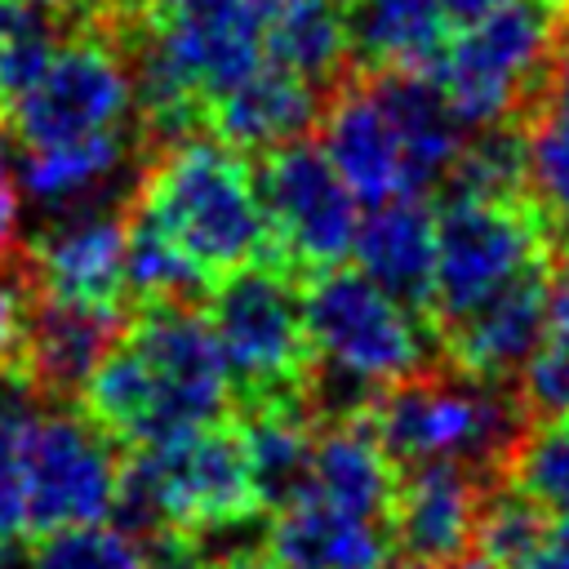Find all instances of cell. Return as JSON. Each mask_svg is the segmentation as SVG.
I'll list each match as a JSON object with an SVG mask.
<instances>
[{
    "instance_id": "d6986e66",
    "label": "cell",
    "mask_w": 569,
    "mask_h": 569,
    "mask_svg": "<svg viewBox=\"0 0 569 569\" xmlns=\"http://www.w3.org/2000/svg\"><path fill=\"white\" fill-rule=\"evenodd\" d=\"M431 253H436V209L422 196H391L369 204L356 222L351 258L373 284L427 316L431 298Z\"/></svg>"
},
{
    "instance_id": "60d3db41",
    "label": "cell",
    "mask_w": 569,
    "mask_h": 569,
    "mask_svg": "<svg viewBox=\"0 0 569 569\" xmlns=\"http://www.w3.org/2000/svg\"><path fill=\"white\" fill-rule=\"evenodd\" d=\"M4 547H9V538H0V569H4Z\"/></svg>"
},
{
    "instance_id": "ac0fdd59",
    "label": "cell",
    "mask_w": 569,
    "mask_h": 569,
    "mask_svg": "<svg viewBox=\"0 0 569 569\" xmlns=\"http://www.w3.org/2000/svg\"><path fill=\"white\" fill-rule=\"evenodd\" d=\"M267 551L289 569H391L396 547L387 520L298 493L276 507Z\"/></svg>"
},
{
    "instance_id": "4dcf8cb0",
    "label": "cell",
    "mask_w": 569,
    "mask_h": 569,
    "mask_svg": "<svg viewBox=\"0 0 569 569\" xmlns=\"http://www.w3.org/2000/svg\"><path fill=\"white\" fill-rule=\"evenodd\" d=\"M27 316H31V289L18 276H0V373L18 369Z\"/></svg>"
},
{
    "instance_id": "8fae6325",
    "label": "cell",
    "mask_w": 569,
    "mask_h": 569,
    "mask_svg": "<svg viewBox=\"0 0 569 569\" xmlns=\"http://www.w3.org/2000/svg\"><path fill=\"white\" fill-rule=\"evenodd\" d=\"M253 178L276 262L311 276L351 258L360 200L333 173L320 142L293 138L276 151H262V169Z\"/></svg>"
},
{
    "instance_id": "7a4b0ae2",
    "label": "cell",
    "mask_w": 569,
    "mask_h": 569,
    "mask_svg": "<svg viewBox=\"0 0 569 569\" xmlns=\"http://www.w3.org/2000/svg\"><path fill=\"white\" fill-rule=\"evenodd\" d=\"M133 209L173 240L204 284L253 262H276L258 178L244 151L218 142L213 133H178L160 142L138 173Z\"/></svg>"
},
{
    "instance_id": "484cf974",
    "label": "cell",
    "mask_w": 569,
    "mask_h": 569,
    "mask_svg": "<svg viewBox=\"0 0 569 569\" xmlns=\"http://www.w3.org/2000/svg\"><path fill=\"white\" fill-rule=\"evenodd\" d=\"M525 133V200L533 204L547 240L569 249V111L533 107Z\"/></svg>"
},
{
    "instance_id": "2e32d148",
    "label": "cell",
    "mask_w": 569,
    "mask_h": 569,
    "mask_svg": "<svg viewBox=\"0 0 569 569\" xmlns=\"http://www.w3.org/2000/svg\"><path fill=\"white\" fill-rule=\"evenodd\" d=\"M142 129H107L76 142H49V147H18L13 182L18 196L40 204L44 213L80 209V204H107L120 182H129V169L138 164Z\"/></svg>"
},
{
    "instance_id": "7402d4cb",
    "label": "cell",
    "mask_w": 569,
    "mask_h": 569,
    "mask_svg": "<svg viewBox=\"0 0 569 569\" xmlns=\"http://www.w3.org/2000/svg\"><path fill=\"white\" fill-rule=\"evenodd\" d=\"M302 493L347 507V511H360V516H373V520H387L391 493H396V462L373 440L365 418L347 413L311 436V467H307Z\"/></svg>"
},
{
    "instance_id": "9c48e42d",
    "label": "cell",
    "mask_w": 569,
    "mask_h": 569,
    "mask_svg": "<svg viewBox=\"0 0 569 569\" xmlns=\"http://www.w3.org/2000/svg\"><path fill=\"white\" fill-rule=\"evenodd\" d=\"M204 320L227 360L231 387L253 400H284L311 387V347L302 329L298 289L276 262L240 267L209 284Z\"/></svg>"
},
{
    "instance_id": "3957f363",
    "label": "cell",
    "mask_w": 569,
    "mask_h": 569,
    "mask_svg": "<svg viewBox=\"0 0 569 569\" xmlns=\"http://www.w3.org/2000/svg\"><path fill=\"white\" fill-rule=\"evenodd\" d=\"M120 507L142 516L156 538L187 547L200 538L240 533L262 511V498L240 431L218 418L133 449L124 462Z\"/></svg>"
},
{
    "instance_id": "4fadbf2b",
    "label": "cell",
    "mask_w": 569,
    "mask_h": 569,
    "mask_svg": "<svg viewBox=\"0 0 569 569\" xmlns=\"http://www.w3.org/2000/svg\"><path fill=\"white\" fill-rule=\"evenodd\" d=\"M485 485L476 467L462 462H409L396 471V493L387 511L391 547L409 569H440L462 560L476 538V516Z\"/></svg>"
},
{
    "instance_id": "8d00e7d4",
    "label": "cell",
    "mask_w": 569,
    "mask_h": 569,
    "mask_svg": "<svg viewBox=\"0 0 569 569\" xmlns=\"http://www.w3.org/2000/svg\"><path fill=\"white\" fill-rule=\"evenodd\" d=\"M31 4L53 9V13H62V18H80V13H84V0H31Z\"/></svg>"
},
{
    "instance_id": "d4e9b609",
    "label": "cell",
    "mask_w": 569,
    "mask_h": 569,
    "mask_svg": "<svg viewBox=\"0 0 569 569\" xmlns=\"http://www.w3.org/2000/svg\"><path fill=\"white\" fill-rule=\"evenodd\" d=\"M253 485L262 507H280L289 498L302 493L307 485V467H311V418L298 405V396L284 400H253L249 418L236 422Z\"/></svg>"
},
{
    "instance_id": "52a82bcc",
    "label": "cell",
    "mask_w": 569,
    "mask_h": 569,
    "mask_svg": "<svg viewBox=\"0 0 569 569\" xmlns=\"http://www.w3.org/2000/svg\"><path fill=\"white\" fill-rule=\"evenodd\" d=\"M0 116L9 120L18 147H49L107 129H133L138 102L120 22L93 13L71 18L36 80Z\"/></svg>"
},
{
    "instance_id": "ffe728a7",
    "label": "cell",
    "mask_w": 569,
    "mask_h": 569,
    "mask_svg": "<svg viewBox=\"0 0 569 569\" xmlns=\"http://www.w3.org/2000/svg\"><path fill=\"white\" fill-rule=\"evenodd\" d=\"M382 107L391 111V124L400 133L405 147V187L409 196H431L445 187L462 142H467V124L453 116V107L445 102L440 84L431 80V71H369Z\"/></svg>"
},
{
    "instance_id": "603a6c76",
    "label": "cell",
    "mask_w": 569,
    "mask_h": 569,
    "mask_svg": "<svg viewBox=\"0 0 569 569\" xmlns=\"http://www.w3.org/2000/svg\"><path fill=\"white\" fill-rule=\"evenodd\" d=\"M449 31L440 0H347L356 71H431Z\"/></svg>"
},
{
    "instance_id": "e0dca14e",
    "label": "cell",
    "mask_w": 569,
    "mask_h": 569,
    "mask_svg": "<svg viewBox=\"0 0 569 569\" xmlns=\"http://www.w3.org/2000/svg\"><path fill=\"white\" fill-rule=\"evenodd\" d=\"M320 116V84L276 67L258 62L249 76H240L231 89L204 102L209 133L236 151H276L293 138H307Z\"/></svg>"
},
{
    "instance_id": "44dd1931",
    "label": "cell",
    "mask_w": 569,
    "mask_h": 569,
    "mask_svg": "<svg viewBox=\"0 0 569 569\" xmlns=\"http://www.w3.org/2000/svg\"><path fill=\"white\" fill-rule=\"evenodd\" d=\"M120 325H124V311L80 307V302H58V298L31 293V316H27L18 369L36 391L67 396L84 382V373L111 347Z\"/></svg>"
},
{
    "instance_id": "d6a6232c",
    "label": "cell",
    "mask_w": 569,
    "mask_h": 569,
    "mask_svg": "<svg viewBox=\"0 0 569 569\" xmlns=\"http://www.w3.org/2000/svg\"><path fill=\"white\" fill-rule=\"evenodd\" d=\"M502 569H569V529L547 525L520 556H511Z\"/></svg>"
},
{
    "instance_id": "277c9868",
    "label": "cell",
    "mask_w": 569,
    "mask_h": 569,
    "mask_svg": "<svg viewBox=\"0 0 569 569\" xmlns=\"http://www.w3.org/2000/svg\"><path fill=\"white\" fill-rule=\"evenodd\" d=\"M360 418L396 467L462 462L485 471L493 462H507L516 436L525 431V400L507 396L502 382H485L458 369H422L373 391Z\"/></svg>"
},
{
    "instance_id": "7c38bea8",
    "label": "cell",
    "mask_w": 569,
    "mask_h": 569,
    "mask_svg": "<svg viewBox=\"0 0 569 569\" xmlns=\"http://www.w3.org/2000/svg\"><path fill=\"white\" fill-rule=\"evenodd\" d=\"M27 280L36 298L124 311V213L111 204L53 213V222L27 249Z\"/></svg>"
},
{
    "instance_id": "ab89813d",
    "label": "cell",
    "mask_w": 569,
    "mask_h": 569,
    "mask_svg": "<svg viewBox=\"0 0 569 569\" xmlns=\"http://www.w3.org/2000/svg\"><path fill=\"white\" fill-rule=\"evenodd\" d=\"M560 44L569 49V9H565V36H560Z\"/></svg>"
},
{
    "instance_id": "f546056e",
    "label": "cell",
    "mask_w": 569,
    "mask_h": 569,
    "mask_svg": "<svg viewBox=\"0 0 569 569\" xmlns=\"http://www.w3.org/2000/svg\"><path fill=\"white\" fill-rule=\"evenodd\" d=\"M520 400L533 413H569V267L547 276V325L520 369Z\"/></svg>"
},
{
    "instance_id": "f35d334b",
    "label": "cell",
    "mask_w": 569,
    "mask_h": 569,
    "mask_svg": "<svg viewBox=\"0 0 569 569\" xmlns=\"http://www.w3.org/2000/svg\"><path fill=\"white\" fill-rule=\"evenodd\" d=\"M542 4H551V9L560 13V18H565V9H569V0H542Z\"/></svg>"
},
{
    "instance_id": "d590c367",
    "label": "cell",
    "mask_w": 569,
    "mask_h": 569,
    "mask_svg": "<svg viewBox=\"0 0 569 569\" xmlns=\"http://www.w3.org/2000/svg\"><path fill=\"white\" fill-rule=\"evenodd\" d=\"M227 569H289V565L276 560L271 551H249V556H231Z\"/></svg>"
},
{
    "instance_id": "6da1fadb",
    "label": "cell",
    "mask_w": 569,
    "mask_h": 569,
    "mask_svg": "<svg viewBox=\"0 0 569 569\" xmlns=\"http://www.w3.org/2000/svg\"><path fill=\"white\" fill-rule=\"evenodd\" d=\"M80 409L129 449L218 422L231 405V373L204 311L187 298L147 302L76 387Z\"/></svg>"
},
{
    "instance_id": "8992f818",
    "label": "cell",
    "mask_w": 569,
    "mask_h": 569,
    "mask_svg": "<svg viewBox=\"0 0 569 569\" xmlns=\"http://www.w3.org/2000/svg\"><path fill=\"white\" fill-rule=\"evenodd\" d=\"M565 18L542 0H502L449 31L431 80L467 129L520 120L542 93L560 53Z\"/></svg>"
},
{
    "instance_id": "83f0119b",
    "label": "cell",
    "mask_w": 569,
    "mask_h": 569,
    "mask_svg": "<svg viewBox=\"0 0 569 569\" xmlns=\"http://www.w3.org/2000/svg\"><path fill=\"white\" fill-rule=\"evenodd\" d=\"M22 569H156V556L129 529L98 520V525L40 533Z\"/></svg>"
},
{
    "instance_id": "4316f807",
    "label": "cell",
    "mask_w": 569,
    "mask_h": 569,
    "mask_svg": "<svg viewBox=\"0 0 569 569\" xmlns=\"http://www.w3.org/2000/svg\"><path fill=\"white\" fill-rule=\"evenodd\" d=\"M511 489H520L551 525L569 529V413H542L525 422L507 453Z\"/></svg>"
},
{
    "instance_id": "9a60e30c",
    "label": "cell",
    "mask_w": 569,
    "mask_h": 569,
    "mask_svg": "<svg viewBox=\"0 0 569 569\" xmlns=\"http://www.w3.org/2000/svg\"><path fill=\"white\" fill-rule=\"evenodd\" d=\"M547 267L525 271L480 307L462 311L458 320L440 325L436 338L458 373L485 378V382H507L525 369L533 356L542 325H547Z\"/></svg>"
},
{
    "instance_id": "30bf717a",
    "label": "cell",
    "mask_w": 569,
    "mask_h": 569,
    "mask_svg": "<svg viewBox=\"0 0 569 569\" xmlns=\"http://www.w3.org/2000/svg\"><path fill=\"white\" fill-rule=\"evenodd\" d=\"M124 462L116 440L80 409H40L22 431V529L27 538L98 525L120 511Z\"/></svg>"
},
{
    "instance_id": "ba28073f",
    "label": "cell",
    "mask_w": 569,
    "mask_h": 569,
    "mask_svg": "<svg viewBox=\"0 0 569 569\" xmlns=\"http://www.w3.org/2000/svg\"><path fill=\"white\" fill-rule=\"evenodd\" d=\"M547 244L551 240L525 196L445 191V204L436 209L427 320L440 329L525 271L547 267Z\"/></svg>"
},
{
    "instance_id": "cb8c5ba5",
    "label": "cell",
    "mask_w": 569,
    "mask_h": 569,
    "mask_svg": "<svg viewBox=\"0 0 569 569\" xmlns=\"http://www.w3.org/2000/svg\"><path fill=\"white\" fill-rule=\"evenodd\" d=\"M262 53L311 84H333L351 62L347 0H262Z\"/></svg>"
},
{
    "instance_id": "5bb4252c",
    "label": "cell",
    "mask_w": 569,
    "mask_h": 569,
    "mask_svg": "<svg viewBox=\"0 0 569 569\" xmlns=\"http://www.w3.org/2000/svg\"><path fill=\"white\" fill-rule=\"evenodd\" d=\"M320 151L347 191L360 204H378L391 196H409L405 187V147L382 107L369 71L338 76L329 102H320Z\"/></svg>"
},
{
    "instance_id": "f1b7e54d",
    "label": "cell",
    "mask_w": 569,
    "mask_h": 569,
    "mask_svg": "<svg viewBox=\"0 0 569 569\" xmlns=\"http://www.w3.org/2000/svg\"><path fill=\"white\" fill-rule=\"evenodd\" d=\"M124 284H129V298H142V302L191 298L209 289L204 276L173 249V240L133 204L124 213Z\"/></svg>"
},
{
    "instance_id": "1f68e13d",
    "label": "cell",
    "mask_w": 569,
    "mask_h": 569,
    "mask_svg": "<svg viewBox=\"0 0 569 569\" xmlns=\"http://www.w3.org/2000/svg\"><path fill=\"white\" fill-rule=\"evenodd\" d=\"M18 236H22V196H18V182L9 169V151L0 142V267L13 258Z\"/></svg>"
},
{
    "instance_id": "836d02e7",
    "label": "cell",
    "mask_w": 569,
    "mask_h": 569,
    "mask_svg": "<svg viewBox=\"0 0 569 569\" xmlns=\"http://www.w3.org/2000/svg\"><path fill=\"white\" fill-rule=\"evenodd\" d=\"M502 0H440V9H445V18L453 22V27H462V22H471V18H480V13H489V9H498Z\"/></svg>"
},
{
    "instance_id": "74e56055",
    "label": "cell",
    "mask_w": 569,
    "mask_h": 569,
    "mask_svg": "<svg viewBox=\"0 0 569 569\" xmlns=\"http://www.w3.org/2000/svg\"><path fill=\"white\" fill-rule=\"evenodd\" d=\"M440 569H489V565H485L480 556H476V560H467V556H462V560H449V565H440Z\"/></svg>"
},
{
    "instance_id": "e575fe53",
    "label": "cell",
    "mask_w": 569,
    "mask_h": 569,
    "mask_svg": "<svg viewBox=\"0 0 569 569\" xmlns=\"http://www.w3.org/2000/svg\"><path fill=\"white\" fill-rule=\"evenodd\" d=\"M133 9H138V0H84V13H93V18H111V22H124Z\"/></svg>"
},
{
    "instance_id": "5b68a950",
    "label": "cell",
    "mask_w": 569,
    "mask_h": 569,
    "mask_svg": "<svg viewBox=\"0 0 569 569\" xmlns=\"http://www.w3.org/2000/svg\"><path fill=\"white\" fill-rule=\"evenodd\" d=\"M311 369L329 387L373 396L409 373L427 369V333L409 302L373 284L356 267L311 271L298 289Z\"/></svg>"
}]
</instances>
